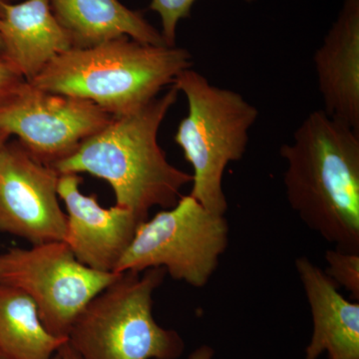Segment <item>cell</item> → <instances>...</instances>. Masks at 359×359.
Listing matches in <instances>:
<instances>
[{
  "instance_id": "cell-1",
  "label": "cell",
  "mask_w": 359,
  "mask_h": 359,
  "mask_svg": "<svg viewBox=\"0 0 359 359\" xmlns=\"http://www.w3.org/2000/svg\"><path fill=\"white\" fill-rule=\"evenodd\" d=\"M280 154L292 211L337 249L359 252V132L313 111Z\"/></svg>"
},
{
  "instance_id": "cell-2",
  "label": "cell",
  "mask_w": 359,
  "mask_h": 359,
  "mask_svg": "<svg viewBox=\"0 0 359 359\" xmlns=\"http://www.w3.org/2000/svg\"><path fill=\"white\" fill-rule=\"evenodd\" d=\"M179 93L172 85L164 95L140 110L113 118L53 167L60 175L87 173L107 182L116 205L143 221L152 208L174 207L193 177L168 161L158 143V133Z\"/></svg>"
},
{
  "instance_id": "cell-3",
  "label": "cell",
  "mask_w": 359,
  "mask_h": 359,
  "mask_svg": "<svg viewBox=\"0 0 359 359\" xmlns=\"http://www.w3.org/2000/svg\"><path fill=\"white\" fill-rule=\"evenodd\" d=\"M192 65V55L185 48L119 37L60 54L29 83L51 93L84 99L120 117L154 100Z\"/></svg>"
},
{
  "instance_id": "cell-4",
  "label": "cell",
  "mask_w": 359,
  "mask_h": 359,
  "mask_svg": "<svg viewBox=\"0 0 359 359\" xmlns=\"http://www.w3.org/2000/svg\"><path fill=\"white\" fill-rule=\"evenodd\" d=\"M173 85L188 102V115L174 139L192 166L190 195L208 211L224 216V170L244 157L259 110L238 92L215 86L191 68L180 73Z\"/></svg>"
},
{
  "instance_id": "cell-5",
  "label": "cell",
  "mask_w": 359,
  "mask_h": 359,
  "mask_svg": "<svg viewBox=\"0 0 359 359\" xmlns=\"http://www.w3.org/2000/svg\"><path fill=\"white\" fill-rule=\"evenodd\" d=\"M163 268L125 271L87 304L73 323L68 344L81 359H178L185 342L158 325L153 294Z\"/></svg>"
},
{
  "instance_id": "cell-6",
  "label": "cell",
  "mask_w": 359,
  "mask_h": 359,
  "mask_svg": "<svg viewBox=\"0 0 359 359\" xmlns=\"http://www.w3.org/2000/svg\"><path fill=\"white\" fill-rule=\"evenodd\" d=\"M230 226L189 195L142 222L115 273L163 268L175 280L202 289L228 249Z\"/></svg>"
},
{
  "instance_id": "cell-7",
  "label": "cell",
  "mask_w": 359,
  "mask_h": 359,
  "mask_svg": "<svg viewBox=\"0 0 359 359\" xmlns=\"http://www.w3.org/2000/svg\"><path fill=\"white\" fill-rule=\"evenodd\" d=\"M118 275L84 266L65 242L0 252V283L28 295L47 332L59 339H68L81 311Z\"/></svg>"
},
{
  "instance_id": "cell-8",
  "label": "cell",
  "mask_w": 359,
  "mask_h": 359,
  "mask_svg": "<svg viewBox=\"0 0 359 359\" xmlns=\"http://www.w3.org/2000/svg\"><path fill=\"white\" fill-rule=\"evenodd\" d=\"M113 118L90 101L44 91L27 81L0 104V130L18 136L28 152L52 167Z\"/></svg>"
},
{
  "instance_id": "cell-9",
  "label": "cell",
  "mask_w": 359,
  "mask_h": 359,
  "mask_svg": "<svg viewBox=\"0 0 359 359\" xmlns=\"http://www.w3.org/2000/svg\"><path fill=\"white\" fill-rule=\"evenodd\" d=\"M60 174L20 143L0 150V233L30 245L63 242L67 216L59 204Z\"/></svg>"
},
{
  "instance_id": "cell-10",
  "label": "cell",
  "mask_w": 359,
  "mask_h": 359,
  "mask_svg": "<svg viewBox=\"0 0 359 359\" xmlns=\"http://www.w3.org/2000/svg\"><path fill=\"white\" fill-rule=\"evenodd\" d=\"M81 182L78 174L59 177L58 197L67 211L63 242L84 266L102 273H115L137 228L144 221L119 205L102 207L96 195H84L80 191Z\"/></svg>"
},
{
  "instance_id": "cell-11",
  "label": "cell",
  "mask_w": 359,
  "mask_h": 359,
  "mask_svg": "<svg viewBox=\"0 0 359 359\" xmlns=\"http://www.w3.org/2000/svg\"><path fill=\"white\" fill-rule=\"evenodd\" d=\"M313 65L323 110L359 132V0H344Z\"/></svg>"
},
{
  "instance_id": "cell-12",
  "label": "cell",
  "mask_w": 359,
  "mask_h": 359,
  "mask_svg": "<svg viewBox=\"0 0 359 359\" xmlns=\"http://www.w3.org/2000/svg\"><path fill=\"white\" fill-rule=\"evenodd\" d=\"M295 269L311 308L313 335L304 359H359V302L342 297L339 287L309 257L295 259Z\"/></svg>"
},
{
  "instance_id": "cell-13",
  "label": "cell",
  "mask_w": 359,
  "mask_h": 359,
  "mask_svg": "<svg viewBox=\"0 0 359 359\" xmlns=\"http://www.w3.org/2000/svg\"><path fill=\"white\" fill-rule=\"evenodd\" d=\"M4 56L26 81L34 79L51 61L73 48L72 40L52 13L50 0L4 2L0 18Z\"/></svg>"
},
{
  "instance_id": "cell-14",
  "label": "cell",
  "mask_w": 359,
  "mask_h": 359,
  "mask_svg": "<svg viewBox=\"0 0 359 359\" xmlns=\"http://www.w3.org/2000/svg\"><path fill=\"white\" fill-rule=\"evenodd\" d=\"M50 6L72 40L73 48H87L119 37L168 46L154 26L119 0H50Z\"/></svg>"
},
{
  "instance_id": "cell-15",
  "label": "cell",
  "mask_w": 359,
  "mask_h": 359,
  "mask_svg": "<svg viewBox=\"0 0 359 359\" xmlns=\"http://www.w3.org/2000/svg\"><path fill=\"white\" fill-rule=\"evenodd\" d=\"M67 339L47 332L28 295L0 283V354L8 359H51Z\"/></svg>"
},
{
  "instance_id": "cell-16",
  "label": "cell",
  "mask_w": 359,
  "mask_h": 359,
  "mask_svg": "<svg viewBox=\"0 0 359 359\" xmlns=\"http://www.w3.org/2000/svg\"><path fill=\"white\" fill-rule=\"evenodd\" d=\"M327 266L325 273L337 285L348 290L356 302L359 299V252L339 249L325 252Z\"/></svg>"
},
{
  "instance_id": "cell-17",
  "label": "cell",
  "mask_w": 359,
  "mask_h": 359,
  "mask_svg": "<svg viewBox=\"0 0 359 359\" xmlns=\"http://www.w3.org/2000/svg\"><path fill=\"white\" fill-rule=\"evenodd\" d=\"M197 0H152L151 11L159 14L162 25L163 39L168 46H176L177 26L180 21L190 16L194 4ZM245 2L256 0H244Z\"/></svg>"
},
{
  "instance_id": "cell-18",
  "label": "cell",
  "mask_w": 359,
  "mask_h": 359,
  "mask_svg": "<svg viewBox=\"0 0 359 359\" xmlns=\"http://www.w3.org/2000/svg\"><path fill=\"white\" fill-rule=\"evenodd\" d=\"M26 82L25 78L4 56H0V104L6 102Z\"/></svg>"
},
{
  "instance_id": "cell-19",
  "label": "cell",
  "mask_w": 359,
  "mask_h": 359,
  "mask_svg": "<svg viewBox=\"0 0 359 359\" xmlns=\"http://www.w3.org/2000/svg\"><path fill=\"white\" fill-rule=\"evenodd\" d=\"M215 351L211 346H202L198 347L189 355L188 359H212L214 358Z\"/></svg>"
},
{
  "instance_id": "cell-20",
  "label": "cell",
  "mask_w": 359,
  "mask_h": 359,
  "mask_svg": "<svg viewBox=\"0 0 359 359\" xmlns=\"http://www.w3.org/2000/svg\"><path fill=\"white\" fill-rule=\"evenodd\" d=\"M58 353L60 354L61 358L62 359H81L77 355V353L71 348L69 344H68V341L59 349Z\"/></svg>"
},
{
  "instance_id": "cell-21",
  "label": "cell",
  "mask_w": 359,
  "mask_h": 359,
  "mask_svg": "<svg viewBox=\"0 0 359 359\" xmlns=\"http://www.w3.org/2000/svg\"><path fill=\"white\" fill-rule=\"evenodd\" d=\"M9 136L6 133V132L1 131L0 130V150L4 148V146L6 145L7 142H8Z\"/></svg>"
},
{
  "instance_id": "cell-22",
  "label": "cell",
  "mask_w": 359,
  "mask_h": 359,
  "mask_svg": "<svg viewBox=\"0 0 359 359\" xmlns=\"http://www.w3.org/2000/svg\"><path fill=\"white\" fill-rule=\"evenodd\" d=\"M6 0H0V18H1L2 13H4V2ZM0 56H4V48H2L1 39H0Z\"/></svg>"
},
{
  "instance_id": "cell-23",
  "label": "cell",
  "mask_w": 359,
  "mask_h": 359,
  "mask_svg": "<svg viewBox=\"0 0 359 359\" xmlns=\"http://www.w3.org/2000/svg\"><path fill=\"white\" fill-rule=\"evenodd\" d=\"M51 359H62L61 358L60 354L58 353L55 354V355L53 356Z\"/></svg>"
},
{
  "instance_id": "cell-24",
  "label": "cell",
  "mask_w": 359,
  "mask_h": 359,
  "mask_svg": "<svg viewBox=\"0 0 359 359\" xmlns=\"http://www.w3.org/2000/svg\"><path fill=\"white\" fill-rule=\"evenodd\" d=\"M0 359H8V358H4V355H1V354H0Z\"/></svg>"
}]
</instances>
